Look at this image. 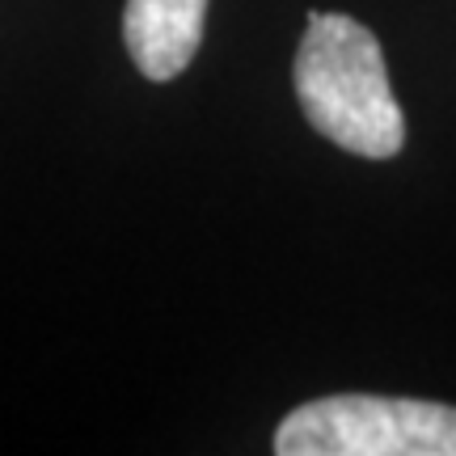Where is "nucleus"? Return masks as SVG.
I'll return each mask as SVG.
<instances>
[{"mask_svg":"<svg viewBox=\"0 0 456 456\" xmlns=\"http://www.w3.org/2000/svg\"><path fill=\"white\" fill-rule=\"evenodd\" d=\"M296 98L317 135L355 157L389 161L406 144L385 51L355 17L309 13V34L296 51Z\"/></svg>","mask_w":456,"mask_h":456,"instance_id":"obj_1","label":"nucleus"},{"mask_svg":"<svg viewBox=\"0 0 456 456\" xmlns=\"http://www.w3.org/2000/svg\"><path fill=\"white\" fill-rule=\"evenodd\" d=\"M279 456H456V406L338 393L296 406L275 431Z\"/></svg>","mask_w":456,"mask_h":456,"instance_id":"obj_2","label":"nucleus"},{"mask_svg":"<svg viewBox=\"0 0 456 456\" xmlns=\"http://www.w3.org/2000/svg\"><path fill=\"white\" fill-rule=\"evenodd\" d=\"M208 0H127L123 38L148 81H174L203 43Z\"/></svg>","mask_w":456,"mask_h":456,"instance_id":"obj_3","label":"nucleus"}]
</instances>
